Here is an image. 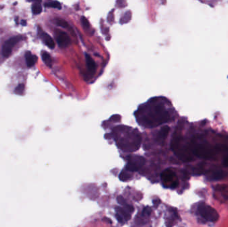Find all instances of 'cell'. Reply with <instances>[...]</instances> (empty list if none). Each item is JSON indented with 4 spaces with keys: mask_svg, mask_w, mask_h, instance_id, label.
<instances>
[{
    "mask_svg": "<svg viewBox=\"0 0 228 227\" xmlns=\"http://www.w3.org/2000/svg\"><path fill=\"white\" fill-rule=\"evenodd\" d=\"M117 201H118V202L119 203V204L122 205V206H123L125 204H126L125 198H123L122 196H118V198H117Z\"/></svg>",
    "mask_w": 228,
    "mask_h": 227,
    "instance_id": "obj_24",
    "label": "cell"
},
{
    "mask_svg": "<svg viewBox=\"0 0 228 227\" xmlns=\"http://www.w3.org/2000/svg\"><path fill=\"white\" fill-rule=\"evenodd\" d=\"M56 41L59 46L61 48H65L70 44V38L66 33L59 31L56 33Z\"/></svg>",
    "mask_w": 228,
    "mask_h": 227,
    "instance_id": "obj_8",
    "label": "cell"
},
{
    "mask_svg": "<svg viewBox=\"0 0 228 227\" xmlns=\"http://www.w3.org/2000/svg\"><path fill=\"white\" fill-rule=\"evenodd\" d=\"M22 40V37L21 36H15L7 40L4 44L3 45L2 48V54L5 57H8L10 56V55L12 52V49L16 45L17 43Z\"/></svg>",
    "mask_w": 228,
    "mask_h": 227,
    "instance_id": "obj_6",
    "label": "cell"
},
{
    "mask_svg": "<svg viewBox=\"0 0 228 227\" xmlns=\"http://www.w3.org/2000/svg\"><path fill=\"white\" fill-rule=\"evenodd\" d=\"M56 22L57 23V25H59L60 27H62L64 28H68L69 27V24L66 21H65L64 19H60V18H57L56 19Z\"/></svg>",
    "mask_w": 228,
    "mask_h": 227,
    "instance_id": "obj_19",
    "label": "cell"
},
{
    "mask_svg": "<svg viewBox=\"0 0 228 227\" xmlns=\"http://www.w3.org/2000/svg\"><path fill=\"white\" fill-rule=\"evenodd\" d=\"M172 149L177 157L184 162H189L193 160L188 148L181 144V139L178 135L174 136L171 143Z\"/></svg>",
    "mask_w": 228,
    "mask_h": 227,
    "instance_id": "obj_2",
    "label": "cell"
},
{
    "mask_svg": "<svg viewBox=\"0 0 228 227\" xmlns=\"http://www.w3.org/2000/svg\"><path fill=\"white\" fill-rule=\"evenodd\" d=\"M127 161L125 169L129 172H136L144 167L145 159L140 155H129L127 156Z\"/></svg>",
    "mask_w": 228,
    "mask_h": 227,
    "instance_id": "obj_4",
    "label": "cell"
},
{
    "mask_svg": "<svg viewBox=\"0 0 228 227\" xmlns=\"http://www.w3.org/2000/svg\"><path fill=\"white\" fill-rule=\"evenodd\" d=\"M198 212L201 216L208 221L216 222L219 219V214L217 211L205 203L199 205Z\"/></svg>",
    "mask_w": 228,
    "mask_h": 227,
    "instance_id": "obj_5",
    "label": "cell"
},
{
    "mask_svg": "<svg viewBox=\"0 0 228 227\" xmlns=\"http://www.w3.org/2000/svg\"><path fill=\"white\" fill-rule=\"evenodd\" d=\"M24 85L23 84H20L17 86L16 89H15V91L18 94H20L23 92V91H24Z\"/></svg>",
    "mask_w": 228,
    "mask_h": 227,
    "instance_id": "obj_23",
    "label": "cell"
},
{
    "mask_svg": "<svg viewBox=\"0 0 228 227\" xmlns=\"http://www.w3.org/2000/svg\"><path fill=\"white\" fill-rule=\"evenodd\" d=\"M151 213H152V209L149 206H146L143 210L142 216H149Z\"/></svg>",
    "mask_w": 228,
    "mask_h": 227,
    "instance_id": "obj_20",
    "label": "cell"
},
{
    "mask_svg": "<svg viewBox=\"0 0 228 227\" xmlns=\"http://www.w3.org/2000/svg\"><path fill=\"white\" fill-rule=\"evenodd\" d=\"M29 2H41V0H28Z\"/></svg>",
    "mask_w": 228,
    "mask_h": 227,
    "instance_id": "obj_28",
    "label": "cell"
},
{
    "mask_svg": "<svg viewBox=\"0 0 228 227\" xmlns=\"http://www.w3.org/2000/svg\"><path fill=\"white\" fill-rule=\"evenodd\" d=\"M223 165L226 167H228V155L226 156L223 160Z\"/></svg>",
    "mask_w": 228,
    "mask_h": 227,
    "instance_id": "obj_26",
    "label": "cell"
},
{
    "mask_svg": "<svg viewBox=\"0 0 228 227\" xmlns=\"http://www.w3.org/2000/svg\"><path fill=\"white\" fill-rule=\"evenodd\" d=\"M123 206H124V209L127 211V212L129 213H133L134 211V208L133 207L131 206V205H129L128 204H125L124 205H123Z\"/></svg>",
    "mask_w": 228,
    "mask_h": 227,
    "instance_id": "obj_22",
    "label": "cell"
},
{
    "mask_svg": "<svg viewBox=\"0 0 228 227\" xmlns=\"http://www.w3.org/2000/svg\"><path fill=\"white\" fill-rule=\"evenodd\" d=\"M25 60L27 65L28 67H32L36 64V63L37 61V57L36 56H33L30 52H27L25 53Z\"/></svg>",
    "mask_w": 228,
    "mask_h": 227,
    "instance_id": "obj_13",
    "label": "cell"
},
{
    "mask_svg": "<svg viewBox=\"0 0 228 227\" xmlns=\"http://www.w3.org/2000/svg\"><path fill=\"white\" fill-rule=\"evenodd\" d=\"M32 11L33 14H40L42 11V7L40 4V2H35L32 6Z\"/></svg>",
    "mask_w": 228,
    "mask_h": 227,
    "instance_id": "obj_17",
    "label": "cell"
},
{
    "mask_svg": "<svg viewBox=\"0 0 228 227\" xmlns=\"http://www.w3.org/2000/svg\"><path fill=\"white\" fill-rule=\"evenodd\" d=\"M115 218H117V220L118 221V222H120V223H123V222H124V221H125L124 218H123V217L122 216V215H120V214H119L118 213H116V214H115Z\"/></svg>",
    "mask_w": 228,
    "mask_h": 227,
    "instance_id": "obj_25",
    "label": "cell"
},
{
    "mask_svg": "<svg viewBox=\"0 0 228 227\" xmlns=\"http://www.w3.org/2000/svg\"><path fill=\"white\" fill-rule=\"evenodd\" d=\"M129 171L125 169L122 171L119 175V178L122 181H127L131 178V175L129 173Z\"/></svg>",
    "mask_w": 228,
    "mask_h": 227,
    "instance_id": "obj_16",
    "label": "cell"
},
{
    "mask_svg": "<svg viewBox=\"0 0 228 227\" xmlns=\"http://www.w3.org/2000/svg\"><path fill=\"white\" fill-rule=\"evenodd\" d=\"M81 20H82V25L85 27V28H89V27H90V23H89V21H87V19L86 17H82V19H81Z\"/></svg>",
    "mask_w": 228,
    "mask_h": 227,
    "instance_id": "obj_21",
    "label": "cell"
},
{
    "mask_svg": "<svg viewBox=\"0 0 228 227\" xmlns=\"http://www.w3.org/2000/svg\"><path fill=\"white\" fill-rule=\"evenodd\" d=\"M115 211H116V213H118L120 215H122L123 218H124L125 221H129V219L131 218V214L127 212V211L124 208H122V207L118 206V207H115Z\"/></svg>",
    "mask_w": 228,
    "mask_h": 227,
    "instance_id": "obj_14",
    "label": "cell"
},
{
    "mask_svg": "<svg viewBox=\"0 0 228 227\" xmlns=\"http://www.w3.org/2000/svg\"><path fill=\"white\" fill-rule=\"evenodd\" d=\"M86 60L89 71L91 74H94L95 72L96 69V64L95 61L93 60L91 57L88 54H86Z\"/></svg>",
    "mask_w": 228,
    "mask_h": 227,
    "instance_id": "obj_12",
    "label": "cell"
},
{
    "mask_svg": "<svg viewBox=\"0 0 228 227\" xmlns=\"http://www.w3.org/2000/svg\"><path fill=\"white\" fill-rule=\"evenodd\" d=\"M41 57L44 62L49 67H52V60L50 55L46 52H43L41 53Z\"/></svg>",
    "mask_w": 228,
    "mask_h": 227,
    "instance_id": "obj_15",
    "label": "cell"
},
{
    "mask_svg": "<svg viewBox=\"0 0 228 227\" xmlns=\"http://www.w3.org/2000/svg\"><path fill=\"white\" fill-rule=\"evenodd\" d=\"M45 6L47 7H52V8H56V9H58V10L61 9V6L60 4V3L57 1H53L51 2L46 3H45Z\"/></svg>",
    "mask_w": 228,
    "mask_h": 227,
    "instance_id": "obj_18",
    "label": "cell"
},
{
    "mask_svg": "<svg viewBox=\"0 0 228 227\" xmlns=\"http://www.w3.org/2000/svg\"><path fill=\"white\" fill-rule=\"evenodd\" d=\"M170 131V128L168 126H164L162 127L157 135V140L159 142H164L167 137Z\"/></svg>",
    "mask_w": 228,
    "mask_h": 227,
    "instance_id": "obj_11",
    "label": "cell"
},
{
    "mask_svg": "<svg viewBox=\"0 0 228 227\" xmlns=\"http://www.w3.org/2000/svg\"><path fill=\"white\" fill-rule=\"evenodd\" d=\"M161 179L163 185L165 187H169V188H170V186L173 182L177 181L176 173L171 169H166L162 172L161 174Z\"/></svg>",
    "mask_w": 228,
    "mask_h": 227,
    "instance_id": "obj_7",
    "label": "cell"
},
{
    "mask_svg": "<svg viewBox=\"0 0 228 227\" xmlns=\"http://www.w3.org/2000/svg\"><path fill=\"white\" fill-rule=\"evenodd\" d=\"M21 24L23 25V26H25L27 25V21L25 20H21Z\"/></svg>",
    "mask_w": 228,
    "mask_h": 227,
    "instance_id": "obj_27",
    "label": "cell"
},
{
    "mask_svg": "<svg viewBox=\"0 0 228 227\" xmlns=\"http://www.w3.org/2000/svg\"><path fill=\"white\" fill-rule=\"evenodd\" d=\"M227 172L225 171H216L209 175L207 179L209 180H214V181H218V180H221L226 178L227 176Z\"/></svg>",
    "mask_w": 228,
    "mask_h": 227,
    "instance_id": "obj_10",
    "label": "cell"
},
{
    "mask_svg": "<svg viewBox=\"0 0 228 227\" xmlns=\"http://www.w3.org/2000/svg\"><path fill=\"white\" fill-rule=\"evenodd\" d=\"M219 148L218 147H212L207 144H198L193 148L192 152L198 157L209 159L212 157Z\"/></svg>",
    "mask_w": 228,
    "mask_h": 227,
    "instance_id": "obj_3",
    "label": "cell"
},
{
    "mask_svg": "<svg viewBox=\"0 0 228 227\" xmlns=\"http://www.w3.org/2000/svg\"><path fill=\"white\" fill-rule=\"evenodd\" d=\"M170 119L169 113L165 110L164 105L157 104L149 107L148 114L141 118V123L145 127H156L165 123Z\"/></svg>",
    "mask_w": 228,
    "mask_h": 227,
    "instance_id": "obj_1",
    "label": "cell"
},
{
    "mask_svg": "<svg viewBox=\"0 0 228 227\" xmlns=\"http://www.w3.org/2000/svg\"><path fill=\"white\" fill-rule=\"evenodd\" d=\"M38 33H39V36H40L42 41H44V44L47 45L49 48L53 49L55 48V42H54L53 40L49 35L44 32V31L43 30H41L40 28L38 29Z\"/></svg>",
    "mask_w": 228,
    "mask_h": 227,
    "instance_id": "obj_9",
    "label": "cell"
}]
</instances>
